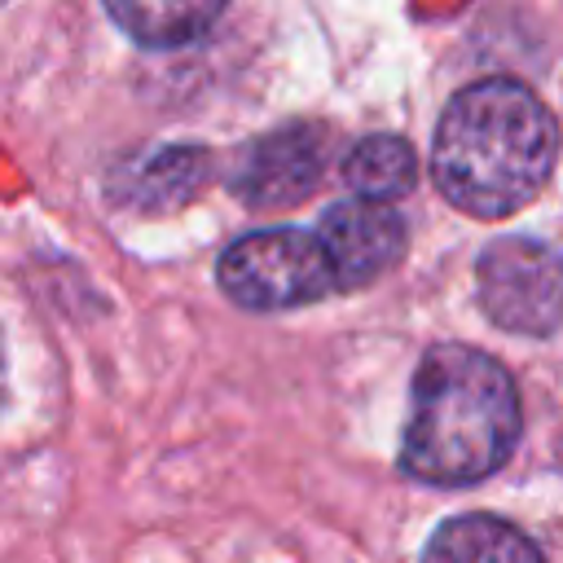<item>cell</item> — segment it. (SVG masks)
<instances>
[{
	"mask_svg": "<svg viewBox=\"0 0 563 563\" xmlns=\"http://www.w3.org/2000/svg\"><path fill=\"white\" fill-rule=\"evenodd\" d=\"M325 128L317 123H282L264 136H255L233 172L229 189L251 207H290L308 198L325 172Z\"/></svg>",
	"mask_w": 563,
	"mask_h": 563,
	"instance_id": "5b68a950",
	"label": "cell"
},
{
	"mask_svg": "<svg viewBox=\"0 0 563 563\" xmlns=\"http://www.w3.org/2000/svg\"><path fill=\"white\" fill-rule=\"evenodd\" d=\"M211 176V154L202 145H158L145 158H132L114 172L110 194L128 207H180L189 202Z\"/></svg>",
	"mask_w": 563,
	"mask_h": 563,
	"instance_id": "52a82bcc",
	"label": "cell"
},
{
	"mask_svg": "<svg viewBox=\"0 0 563 563\" xmlns=\"http://www.w3.org/2000/svg\"><path fill=\"white\" fill-rule=\"evenodd\" d=\"M216 273L224 295L251 312H282L339 290L317 229L242 233L238 242L224 246Z\"/></svg>",
	"mask_w": 563,
	"mask_h": 563,
	"instance_id": "3957f363",
	"label": "cell"
},
{
	"mask_svg": "<svg viewBox=\"0 0 563 563\" xmlns=\"http://www.w3.org/2000/svg\"><path fill=\"white\" fill-rule=\"evenodd\" d=\"M422 563H541V550L506 519L457 515L435 528Z\"/></svg>",
	"mask_w": 563,
	"mask_h": 563,
	"instance_id": "ba28073f",
	"label": "cell"
},
{
	"mask_svg": "<svg viewBox=\"0 0 563 563\" xmlns=\"http://www.w3.org/2000/svg\"><path fill=\"white\" fill-rule=\"evenodd\" d=\"M484 312L515 334H550L563 325V251L537 238H497L475 264Z\"/></svg>",
	"mask_w": 563,
	"mask_h": 563,
	"instance_id": "277c9868",
	"label": "cell"
},
{
	"mask_svg": "<svg viewBox=\"0 0 563 563\" xmlns=\"http://www.w3.org/2000/svg\"><path fill=\"white\" fill-rule=\"evenodd\" d=\"M559 158V128L541 97L515 79L462 88L435 128L431 176L471 216H506L537 198Z\"/></svg>",
	"mask_w": 563,
	"mask_h": 563,
	"instance_id": "6da1fadb",
	"label": "cell"
},
{
	"mask_svg": "<svg viewBox=\"0 0 563 563\" xmlns=\"http://www.w3.org/2000/svg\"><path fill=\"white\" fill-rule=\"evenodd\" d=\"M317 238H321L325 260L334 268V286L352 290V286L374 282L378 273H387L400 260V251H405V220L387 202L347 198V202H334L321 216Z\"/></svg>",
	"mask_w": 563,
	"mask_h": 563,
	"instance_id": "8992f818",
	"label": "cell"
},
{
	"mask_svg": "<svg viewBox=\"0 0 563 563\" xmlns=\"http://www.w3.org/2000/svg\"><path fill=\"white\" fill-rule=\"evenodd\" d=\"M0 383H4V347H0Z\"/></svg>",
	"mask_w": 563,
	"mask_h": 563,
	"instance_id": "8fae6325",
	"label": "cell"
},
{
	"mask_svg": "<svg viewBox=\"0 0 563 563\" xmlns=\"http://www.w3.org/2000/svg\"><path fill=\"white\" fill-rule=\"evenodd\" d=\"M0 4H4V0H0Z\"/></svg>",
	"mask_w": 563,
	"mask_h": 563,
	"instance_id": "7c38bea8",
	"label": "cell"
},
{
	"mask_svg": "<svg viewBox=\"0 0 563 563\" xmlns=\"http://www.w3.org/2000/svg\"><path fill=\"white\" fill-rule=\"evenodd\" d=\"M224 0H106V13L145 48H176L198 40Z\"/></svg>",
	"mask_w": 563,
	"mask_h": 563,
	"instance_id": "9c48e42d",
	"label": "cell"
},
{
	"mask_svg": "<svg viewBox=\"0 0 563 563\" xmlns=\"http://www.w3.org/2000/svg\"><path fill=\"white\" fill-rule=\"evenodd\" d=\"M519 440V396L510 374L462 343L431 347L413 374V409L400 466L422 484H475L493 475Z\"/></svg>",
	"mask_w": 563,
	"mask_h": 563,
	"instance_id": "7a4b0ae2",
	"label": "cell"
},
{
	"mask_svg": "<svg viewBox=\"0 0 563 563\" xmlns=\"http://www.w3.org/2000/svg\"><path fill=\"white\" fill-rule=\"evenodd\" d=\"M418 158L400 136H365L343 154V180L374 202H391L413 189Z\"/></svg>",
	"mask_w": 563,
	"mask_h": 563,
	"instance_id": "30bf717a",
	"label": "cell"
}]
</instances>
